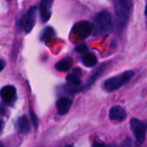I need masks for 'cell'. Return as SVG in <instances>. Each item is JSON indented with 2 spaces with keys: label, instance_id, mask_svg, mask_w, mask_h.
<instances>
[{
  "label": "cell",
  "instance_id": "obj_11",
  "mask_svg": "<svg viewBox=\"0 0 147 147\" xmlns=\"http://www.w3.org/2000/svg\"><path fill=\"white\" fill-rule=\"evenodd\" d=\"M72 65H73L72 59L71 58H65V59L59 61L55 65V68H56V70H58L59 71L65 72V71H68L71 68Z\"/></svg>",
  "mask_w": 147,
  "mask_h": 147
},
{
  "label": "cell",
  "instance_id": "obj_7",
  "mask_svg": "<svg viewBox=\"0 0 147 147\" xmlns=\"http://www.w3.org/2000/svg\"><path fill=\"white\" fill-rule=\"evenodd\" d=\"M52 4L53 0H41L40 3V18L43 22H47L52 15Z\"/></svg>",
  "mask_w": 147,
  "mask_h": 147
},
{
  "label": "cell",
  "instance_id": "obj_2",
  "mask_svg": "<svg viewBox=\"0 0 147 147\" xmlns=\"http://www.w3.org/2000/svg\"><path fill=\"white\" fill-rule=\"evenodd\" d=\"M113 24L114 22L112 16L107 11H102L95 16L94 26L96 34L109 32L113 28Z\"/></svg>",
  "mask_w": 147,
  "mask_h": 147
},
{
  "label": "cell",
  "instance_id": "obj_15",
  "mask_svg": "<svg viewBox=\"0 0 147 147\" xmlns=\"http://www.w3.org/2000/svg\"><path fill=\"white\" fill-rule=\"evenodd\" d=\"M53 34H54L53 28H51V27H48V28H45V30L43 31V33H42L40 38H41V40H47L48 38L52 37Z\"/></svg>",
  "mask_w": 147,
  "mask_h": 147
},
{
  "label": "cell",
  "instance_id": "obj_12",
  "mask_svg": "<svg viewBox=\"0 0 147 147\" xmlns=\"http://www.w3.org/2000/svg\"><path fill=\"white\" fill-rule=\"evenodd\" d=\"M17 127H18V130L22 134H28L30 131L29 121H28L27 116L23 115V116H22L21 118L18 119V121H17Z\"/></svg>",
  "mask_w": 147,
  "mask_h": 147
},
{
  "label": "cell",
  "instance_id": "obj_6",
  "mask_svg": "<svg viewBox=\"0 0 147 147\" xmlns=\"http://www.w3.org/2000/svg\"><path fill=\"white\" fill-rule=\"evenodd\" d=\"M36 13H37V8L36 7H31L24 17L22 20V24L23 27V29L25 33H30L31 30L33 29L34 24H35V20H36Z\"/></svg>",
  "mask_w": 147,
  "mask_h": 147
},
{
  "label": "cell",
  "instance_id": "obj_8",
  "mask_svg": "<svg viewBox=\"0 0 147 147\" xmlns=\"http://www.w3.org/2000/svg\"><path fill=\"white\" fill-rule=\"evenodd\" d=\"M126 110L120 106H114L109 110V119L115 121H123L127 118Z\"/></svg>",
  "mask_w": 147,
  "mask_h": 147
},
{
  "label": "cell",
  "instance_id": "obj_16",
  "mask_svg": "<svg viewBox=\"0 0 147 147\" xmlns=\"http://www.w3.org/2000/svg\"><path fill=\"white\" fill-rule=\"evenodd\" d=\"M29 112H30V118H31V120H32V122H33L34 126L35 127V128H37V126H38V121H37V118H36V116H35V115H34V113L33 112V110H32V109H30V110H29Z\"/></svg>",
  "mask_w": 147,
  "mask_h": 147
},
{
  "label": "cell",
  "instance_id": "obj_5",
  "mask_svg": "<svg viewBox=\"0 0 147 147\" xmlns=\"http://www.w3.org/2000/svg\"><path fill=\"white\" fill-rule=\"evenodd\" d=\"M93 30V25L87 21L78 22L72 28L73 34L79 39H85L89 37Z\"/></svg>",
  "mask_w": 147,
  "mask_h": 147
},
{
  "label": "cell",
  "instance_id": "obj_14",
  "mask_svg": "<svg viewBox=\"0 0 147 147\" xmlns=\"http://www.w3.org/2000/svg\"><path fill=\"white\" fill-rule=\"evenodd\" d=\"M66 82L73 86H78L81 84V80L79 78V76L77 75L76 72H74L72 74H69L66 77Z\"/></svg>",
  "mask_w": 147,
  "mask_h": 147
},
{
  "label": "cell",
  "instance_id": "obj_13",
  "mask_svg": "<svg viewBox=\"0 0 147 147\" xmlns=\"http://www.w3.org/2000/svg\"><path fill=\"white\" fill-rule=\"evenodd\" d=\"M83 63L86 67H93L97 64V59L94 53H88L84 55Z\"/></svg>",
  "mask_w": 147,
  "mask_h": 147
},
{
  "label": "cell",
  "instance_id": "obj_3",
  "mask_svg": "<svg viewBox=\"0 0 147 147\" xmlns=\"http://www.w3.org/2000/svg\"><path fill=\"white\" fill-rule=\"evenodd\" d=\"M134 75V72L133 71H126L120 75L110 78L104 82V89L109 92L117 90L128 81H130Z\"/></svg>",
  "mask_w": 147,
  "mask_h": 147
},
{
  "label": "cell",
  "instance_id": "obj_9",
  "mask_svg": "<svg viewBox=\"0 0 147 147\" xmlns=\"http://www.w3.org/2000/svg\"><path fill=\"white\" fill-rule=\"evenodd\" d=\"M72 104V100L68 97H62L59 98L57 101L56 107L58 110V114L59 115H64L67 114L71 109V106Z\"/></svg>",
  "mask_w": 147,
  "mask_h": 147
},
{
  "label": "cell",
  "instance_id": "obj_1",
  "mask_svg": "<svg viewBox=\"0 0 147 147\" xmlns=\"http://www.w3.org/2000/svg\"><path fill=\"white\" fill-rule=\"evenodd\" d=\"M113 3L119 27L122 28L126 25L130 17L133 9V0H113Z\"/></svg>",
  "mask_w": 147,
  "mask_h": 147
},
{
  "label": "cell",
  "instance_id": "obj_10",
  "mask_svg": "<svg viewBox=\"0 0 147 147\" xmlns=\"http://www.w3.org/2000/svg\"><path fill=\"white\" fill-rule=\"evenodd\" d=\"M0 96L3 99V101H5L7 102L12 101L14 99V97L16 96V89H15V87H13L11 85L4 86L0 90Z\"/></svg>",
  "mask_w": 147,
  "mask_h": 147
},
{
  "label": "cell",
  "instance_id": "obj_20",
  "mask_svg": "<svg viewBox=\"0 0 147 147\" xmlns=\"http://www.w3.org/2000/svg\"><path fill=\"white\" fill-rule=\"evenodd\" d=\"M0 128H1V126H0Z\"/></svg>",
  "mask_w": 147,
  "mask_h": 147
},
{
  "label": "cell",
  "instance_id": "obj_19",
  "mask_svg": "<svg viewBox=\"0 0 147 147\" xmlns=\"http://www.w3.org/2000/svg\"><path fill=\"white\" fill-rule=\"evenodd\" d=\"M145 13H146V17H147V0H146V11H145Z\"/></svg>",
  "mask_w": 147,
  "mask_h": 147
},
{
  "label": "cell",
  "instance_id": "obj_18",
  "mask_svg": "<svg viewBox=\"0 0 147 147\" xmlns=\"http://www.w3.org/2000/svg\"><path fill=\"white\" fill-rule=\"evenodd\" d=\"M4 67H5V62L0 59V72L4 69Z\"/></svg>",
  "mask_w": 147,
  "mask_h": 147
},
{
  "label": "cell",
  "instance_id": "obj_4",
  "mask_svg": "<svg viewBox=\"0 0 147 147\" xmlns=\"http://www.w3.org/2000/svg\"><path fill=\"white\" fill-rule=\"evenodd\" d=\"M130 127L132 132L135 136L136 140L140 144H142L146 140L147 131L146 124L137 118H132L130 121Z\"/></svg>",
  "mask_w": 147,
  "mask_h": 147
},
{
  "label": "cell",
  "instance_id": "obj_17",
  "mask_svg": "<svg viewBox=\"0 0 147 147\" xmlns=\"http://www.w3.org/2000/svg\"><path fill=\"white\" fill-rule=\"evenodd\" d=\"M75 51L78 53H84L85 51H87V47L85 45H79L75 48Z\"/></svg>",
  "mask_w": 147,
  "mask_h": 147
}]
</instances>
